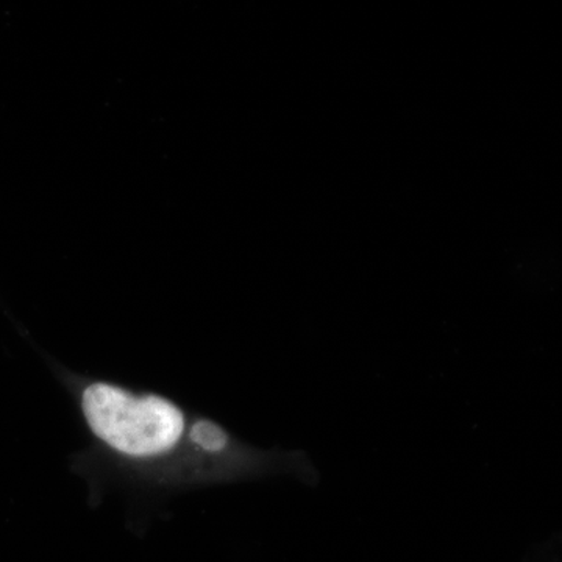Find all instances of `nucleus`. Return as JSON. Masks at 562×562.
Listing matches in <instances>:
<instances>
[{"instance_id":"2","label":"nucleus","mask_w":562,"mask_h":562,"mask_svg":"<svg viewBox=\"0 0 562 562\" xmlns=\"http://www.w3.org/2000/svg\"><path fill=\"white\" fill-rule=\"evenodd\" d=\"M190 439L199 449L213 454L225 452L232 442L231 435L216 422L209 419L195 420L192 424Z\"/></svg>"},{"instance_id":"1","label":"nucleus","mask_w":562,"mask_h":562,"mask_svg":"<svg viewBox=\"0 0 562 562\" xmlns=\"http://www.w3.org/2000/svg\"><path fill=\"white\" fill-rule=\"evenodd\" d=\"M88 427L117 453L150 458L171 452L184 431L179 406L160 395L135 397L109 383H92L81 394Z\"/></svg>"}]
</instances>
